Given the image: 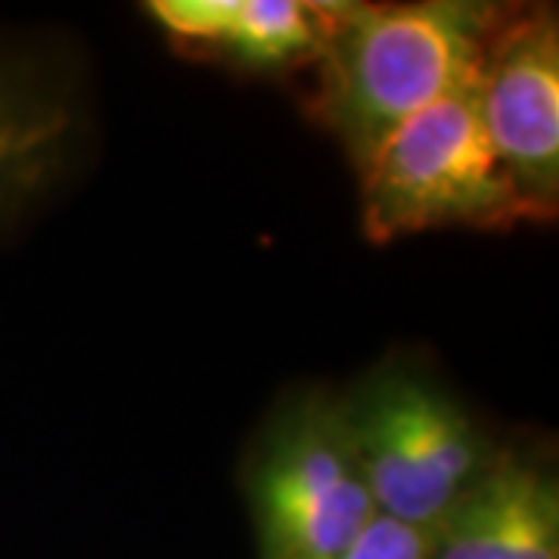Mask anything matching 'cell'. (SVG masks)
Masks as SVG:
<instances>
[{"mask_svg": "<svg viewBox=\"0 0 559 559\" xmlns=\"http://www.w3.org/2000/svg\"><path fill=\"white\" fill-rule=\"evenodd\" d=\"M498 22L495 7L463 0L336 3L323 44L320 112L352 162L360 168L382 140L423 109L476 91Z\"/></svg>", "mask_w": 559, "mask_h": 559, "instance_id": "obj_1", "label": "cell"}, {"mask_svg": "<svg viewBox=\"0 0 559 559\" xmlns=\"http://www.w3.org/2000/svg\"><path fill=\"white\" fill-rule=\"evenodd\" d=\"M360 171V221L373 242L441 227L510 230L544 221L525 200L481 124L479 87L395 128Z\"/></svg>", "mask_w": 559, "mask_h": 559, "instance_id": "obj_2", "label": "cell"}, {"mask_svg": "<svg viewBox=\"0 0 559 559\" xmlns=\"http://www.w3.org/2000/svg\"><path fill=\"white\" fill-rule=\"evenodd\" d=\"M342 411L377 513L423 532L495 457L457 401L417 377L392 373Z\"/></svg>", "mask_w": 559, "mask_h": 559, "instance_id": "obj_3", "label": "cell"}, {"mask_svg": "<svg viewBox=\"0 0 559 559\" xmlns=\"http://www.w3.org/2000/svg\"><path fill=\"white\" fill-rule=\"evenodd\" d=\"M264 559H333L377 520L345 411L299 407L271 439L255 473Z\"/></svg>", "mask_w": 559, "mask_h": 559, "instance_id": "obj_4", "label": "cell"}, {"mask_svg": "<svg viewBox=\"0 0 559 559\" xmlns=\"http://www.w3.org/2000/svg\"><path fill=\"white\" fill-rule=\"evenodd\" d=\"M479 112L500 165L550 218L559 197V35L550 13L498 25L481 66Z\"/></svg>", "mask_w": 559, "mask_h": 559, "instance_id": "obj_5", "label": "cell"}, {"mask_svg": "<svg viewBox=\"0 0 559 559\" xmlns=\"http://www.w3.org/2000/svg\"><path fill=\"white\" fill-rule=\"evenodd\" d=\"M429 559H559L554 476L516 454H495L432 528Z\"/></svg>", "mask_w": 559, "mask_h": 559, "instance_id": "obj_6", "label": "cell"}, {"mask_svg": "<svg viewBox=\"0 0 559 559\" xmlns=\"http://www.w3.org/2000/svg\"><path fill=\"white\" fill-rule=\"evenodd\" d=\"M69 140V112L0 62V218L38 190Z\"/></svg>", "mask_w": 559, "mask_h": 559, "instance_id": "obj_7", "label": "cell"}, {"mask_svg": "<svg viewBox=\"0 0 559 559\" xmlns=\"http://www.w3.org/2000/svg\"><path fill=\"white\" fill-rule=\"evenodd\" d=\"M336 3L301 0H237L221 40L249 66H286L318 53L326 44Z\"/></svg>", "mask_w": 559, "mask_h": 559, "instance_id": "obj_8", "label": "cell"}, {"mask_svg": "<svg viewBox=\"0 0 559 559\" xmlns=\"http://www.w3.org/2000/svg\"><path fill=\"white\" fill-rule=\"evenodd\" d=\"M237 0H153L150 16L178 40L221 47Z\"/></svg>", "mask_w": 559, "mask_h": 559, "instance_id": "obj_9", "label": "cell"}, {"mask_svg": "<svg viewBox=\"0 0 559 559\" xmlns=\"http://www.w3.org/2000/svg\"><path fill=\"white\" fill-rule=\"evenodd\" d=\"M432 532L377 516L340 557L333 559H429Z\"/></svg>", "mask_w": 559, "mask_h": 559, "instance_id": "obj_10", "label": "cell"}]
</instances>
